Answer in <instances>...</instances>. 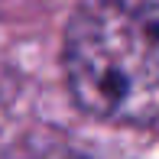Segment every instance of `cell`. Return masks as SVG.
<instances>
[{"instance_id":"cell-1","label":"cell","mask_w":159,"mask_h":159,"mask_svg":"<svg viewBox=\"0 0 159 159\" xmlns=\"http://www.w3.org/2000/svg\"><path fill=\"white\" fill-rule=\"evenodd\" d=\"M62 68L84 114L159 127V0H84L65 30Z\"/></svg>"}]
</instances>
